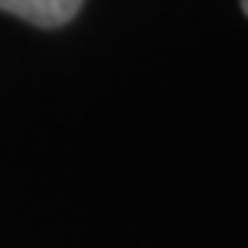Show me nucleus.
Instances as JSON below:
<instances>
[{"mask_svg":"<svg viewBox=\"0 0 248 248\" xmlns=\"http://www.w3.org/2000/svg\"><path fill=\"white\" fill-rule=\"evenodd\" d=\"M81 7H84V0H0L3 13L19 16L42 29H55V26L71 23Z\"/></svg>","mask_w":248,"mask_h":248,"instance_id":"f257e3e1","label":"nucleus"},{"mask_svg":"<svg viewBox=\"0 0 248 248\" xmlns=\"http://www.w3.org/2000/svg\"><path fill=\"white\" fill-rule=\"evenodd\" d=\"M242 10H245V16H248V0H242Z\"/></svg>","mask_w":248,"mask_h":248,"instance_id":"f03ea898","label":"nucleus"}]
</instances>
